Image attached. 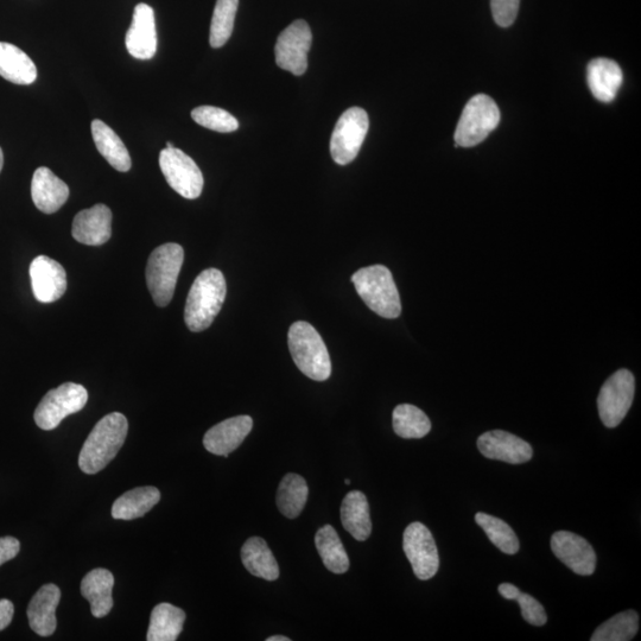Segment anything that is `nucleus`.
Listing matches in <instances>:
<instances>
[{
  "label": "nucleus",
  "instance_id": "f257e3e1",
  "mask_svg": "<svg viewBox=\"0 0 641 641\" xmlns=\"http://www.w3.org/2000/svg\"><path fill=\"white\" fill-rule=\"evenodd\" d=\"M129 423L119 412L101 418L88 435L79 456L82 472L94 475L116 458L128 436Z\"/></svg>",
  "mask_w": 641,
  "mask_h": 641
},
{
  "label": "nucleus",
  "instance_id": "f03ea898",
  "mask_svg": "<svg viewBox=\"0 0 641 641\" xmlns=\"http://www.w3.org/2000/svg\"><path fill=\"white\" fill-rule=\"evenodd\" d=\"M226 294V279L220 270L202 271L190 288L184 309V321L189 330L200 333L211 327L224 306Z\"/></svg>",
  "mask_w": 641,
  "mask_h": 641
},
{
  "label": "nucleus",
  "instance_id": "7ed1b4c3",
  "mask_svg": "<svg viewBox=\"0 0 641 641\" xmlns=\"http://www.w3.org/2000/svg\"><path fill=\"white\" fill-rule=\"evenodd\" d=\"M352 282L358 295L372 312L384 319H397L402 313L395 279L384 265L367 266L355 272Z\"/></svg>",
  "mask_w": 641,
  "mask_h": 641
},
{
  "label": "nucleus",
  "instance_id": "20e7f679",
  "mask_svg": "<svg viewBox=\"0 0 641 641\" xmlns=\"http://www.w3.org/2000/svg\"><path fill=\"white\" fill-rule=\"evenodd\" d=\"M288 344L298 370L304 376L325 382L332 374V361L321 335L308 322L298 321L290 327Z\"/></svg>",
  "mask_w": 641,
  "mask_h": 641
},
{
  "label": "nucleus",
  "instance_id": "39448f33",
  "mask_svg": "<svg viewBox=\"0 0 641 641\" xmlns=\"http://www.w3.org/2000/svg\"><path fill=\"white\" fill-rule=\"evenodd\" d=\"M183 260L184 251L179 244H164L151 253L145 276L157 307H167L173 300Z\"/></svg>",
  "mask_w": 641,
  "mask_h": 641
},
{
  "label": "nucleus",
  "instance_id": "423d86ee",
  "mask_svg": "<svg viewBox=\"0 0 641 641\" xmlns=\"http://www.w3.org/2000/svg\"><path fill=\"white\" fill-rule=\"evenodd\" d=\"M500 111L495 101L485 94L475 95L463 109L455 131V142L472 148L485 141L498 128Z\"/></svg>",
  "mask_w": 641,
  "mask_h": 641
},
{
  "label": "nucleus",
  "instance_id": "0eeeda50",
  "mask_svg": "<svg viewBox=\"0 0 641 641\" xmlns=\"http://www.w3.org/2000/svg\"><path fill=\"white\" fill-rule=\"evenodd\" d=\"M88 392L84 386L66 383L50 390L38 404L35 422L42 430H54L66 417L85 408Z\"/></svg>",
  "mask_w": 641,
  "mask_h": 641
},
{
  "label": "nucleus",
  "instance_id": "6e6552de",
  "mask_svg": "<svg viewBox=\"0 0 641 641\" xmlns=\"http://www.w3.org/2000/svg\"><path fill=\"white\" fill-rule=\"evenodd\" d=\"M368 128V114L360 107H352L342 114L330 138V155L335 163L347 165L355 160L363 147Z\"/></svg>",
  "mask_w": 641,
  "mask_h": 641
},
{
  "label": "nucleus",
  "instance_id": "1a4fd4ad",
  "mask_svg": "<svg viewBox=\"0 0 641 641\" xmlns=\"http://www.w3.org/2000/svg\"><path fill=\"white\" fill-rule=\"evenodd\" d=\"M636 380L632 372L619 370L606 380L598 397L599 415L607 428H617L630 411Z\"/></svg>",
  "mask_w": 641,
  "mask_h": 641
},
{
  "label": "nucleus",
  "instance_id": "9d476101",
  "mask_svg": "<svg viewBox=\"0 0 641 641\" xmlns=\"http://www.w3.org/2000/svg\"><path fill=\"white\" fill-rule=\"evenodd\" d=\"M165 180L177 194L188 200L198 199L203 189V175L198 164L177 148H165L160 154Z\"/></svg>",
  "mask_w": 641,
  "mask_h": 641
},
{
  "label": "nucleus",
  "instance_id": "9b49d317",
  "mask_svg": "<svg viewBox=\"0 0 641 641\" xmlns=\"http://www.w3.org/2000/svg\"><path fill=\"white\" fill-rule=\"evenodd\" d=\"M403 548L418 579H433L440 568V556L427 526L420 522L410 524L404 532Z\"/></svg>",
  "mask_w": 641,
  "mask_h": 641
},
{
  "label": "nucleus",
  "instance_id": "f8f14e48",
  "mask_svg": "<svg viewBox=\"0 0 641 641\" xmlns=\"http://www.w3.org/2000/svg\"><path fill=\"white\" fill-rule=\"evenodd\" d=\"M313 35L306 21L298 19L279 35L275 54L279 68L300 76L307 72Z\"/></svg>",
  "mask_w": 641,
  "mask_h": 641
},
{
  "label": "nucleus",
  "instance_id": "ddd939ff",
  "mask_svg": "<svg viewBox=\"0 0 641 641\" xmlns=\"http://www.w3.org/2000/svg\"><path fill=\"white\" fill-rule=\"evenodd\" d=\"M551 550L575 574L590 576L596 568V554L585 538L569 531H557L551 537Z\"/></svg>",
  "mask_w": 641,
  "mask_h": 641
},
{
  "label": "nucleus",
  "instance_id": "4468645a",
  "mask_svg": "<svg viewBox=\"0 0 641 641\" xmlns=\"http://www.w3.org/2000/svg\"><path fill=\"white\" fill-rule=\"evenodd\" d=\"M31 287L36 300L41 303H53L65 295L67 274L56 260L38 256L30 265Z\"/></svg>",
  "mask_w": 641,
  "mask_h": 641
},
{
  "label": "nucleus",
  "instance_id": "2eb2a0df",
  "mask_svg": "<svg viewBox=\"0 0 641 641\" xmlns=\"http://www.w3.org/2000/svg\"><path fill=\"white\" fill-rule=\"evenodd\" d=\"M480 453L487 459L520 465L532 459L531 444L504 430L482 434L478 440Z\"/></svg>",
  "mask_w": 641,
  "mask_h": 641
},
{
  "label": "nucleus",
  "instance_id": "dca6fc26",
  "mask_svg": "<svg viewBox=\"0 0 641 641\" xmlns=\"http://www.w3.org/2000/svg\"><path fill=\"white\" fill-rule=\"evenodd\" d=\"M126 49L138 60H150L157 52L155 12L148 4H138L126 34Z\"/></svg>",
  "mask_w": 641,
  "mask_h": 641
},
{
  "label": "nucleus",
  "instance_id": "f3484780",
  "mask_svg": "<svg viewBox=\"0 0 641 641\" xmlns=\"http://www.w3.org/2000/svg\"><path fill=\"white\" fill-rule=\"evenodd\" d=\"M112 212L103 203L76 214L73 237L84 245H104L112 236Z\"/></svg>",
  "mask_w": 641,
  "mask_h": 641
},
{
  "label": "nucleus",
  "instance_id": "a211bd4d",
  "mask_svg": "<svg viewBox=\"0 0 641 641\" xmlns=\"http://www.w3.org/2000/svg\"><path fill=\"white\" fill-rule=\"evenodd\" d=\"M252 428L253 421L250 416L228 418L207 431L203 437V446L209 453L227 458L240 447Z\"/></svg>",
  "mask_w": 641,
  "mask_h": 641
},
{
  "label": "nucleus",
  "instance_id": "6ab92c4d",
  "mask_svg": "<svg viewBox=\"0 0 641 641\" xmlns=\"http://www.w3.org/2000/svg\"><path fill=\"white\" fill-rule=\"evenodd\" d=\"M61 600L59 587L49 583L44 585L31 599L28 606V619L31 630L38 636L50 637L56 630V608Z\"/></svg>",
  "mask_w": 641,
  "mask_h": 641
},
{
  "label": "nucleus",
  "instance_id": "aec40b11",
  "mask_svg": "<svg viewBox=\"0 0 641 641\" xmlns=\"http://www.w3.org/2000/svg\"><path fill=\"white\" fill-rule=\"evenodd\" d=\"M31 198L44 214H53L65 205L69 188L52 170L41 167L35 171L31 181Z\"/></svg>",
  "mask_w": 641,
  "mask_h": 641
},
{
  "label": "nucleus",
  "instance_id": "412c9836",
  "mask_svg": "<svg viewBox=\"0 0 641 641\" xmlns=\"http://www.w3.org/2000/svg\"><path fill=\"white\" fill-rule=\"evenodd\" d=\"M587 79L594 97L602 103H611L617 98L624 76L617 62L595 59L588 65Z\"/></svg>",
  "mask_w": 641,
  "mask_h": 641
},
{
  "label": "nucleus",
  "instance_id": "4be33fe9",
  "mask_svg": "<svg viewBox=\"0 0 641 641\" xmlns=\"http://www.w3.org/2000/svg\"><path fill=\"white\" fill-rule=\"evenodd\" d=\"M114 577L110 570L98 568L90 571L81 582V594L91 604L94 618H104L113 608L112 590Z\"/></svg>",
  "mask_w": 641,
  "mask_h": 641
},
{
  "label": "nucleus",
  "instance_id": "5701e85b",
  "mask_svg": "<svg viewBox=\"0 0 641 641\" xmlns=\"http://www.w3.org/2000/svg\"><path fill=\"white\" fill-rule=\"evenodd\" d=\"M341 522L347 532L359 542L371 536L370 505L363 492H349L341 505Z\"/></svg>",
  "mask_w": 641,
  "mask_h": 641
},
{
  "label": "nucleus",
  "instance_id": "b1692460",
  "mask_svg": "<svg viewBox=\"0 0 641 641\" xmlns=\"http://www.w3.org/2000/svg\"><path fill=\"white\" fill-rule=\"evenodd\" d=\"M0 76L16 85H31L37 79V68L33 60L14 46L0 42Z\"/></svg>",
  "mask_w": 641,
  "mask_h": 641
},
{
  "label": "nucleus",
  "instance_id": "393cba45",
  "mask_svg": "<svg viewBox=\"0 0 641 641\" xmlns=\"http://www.w3.org/2000/svg\"><path fill=\"white\" fill-rule=\"evenodd\" d=\"M241 561L250 574L260 579L276 581L279 577L276 558L263 538L247 539L241 549Z\"/></svg>",
  "mask_w": 641,
  "mask_h": 641
},
{
  "label": "nucleus",
  "instance_id": "a878e982",
  "mask_svg": "<svg viewBox=\"0 0 641 641\" xmlns=\"http://www.w3.org/2000/svg\"><path fill=\"white\" fill-rule=\"evenodd\" d=\"M92 135L98 151L112 167L120 173L131 169V157L122 139L109 125L99 119L93 120Z\"/></svg>",
  "mask_w": 641,
  "mask_h": 641
},
{
  "label": "nucleus",
  "instance_id": "bb28decb",
  "mask_svg": "<svg viewBox=\"0 0 641 641\" xmlns=\"http://www.w3.org/2000/svg\"><path fill=\"white\" fill-rule=\"evenodd\" d=\"M161 500V492L156 487L135 488L119 497L112 506V517L118 520H133L147 514Z\"/></svg>",
  "mask_w": 641,
  "mask_h": 641
},
{
  "label": "nucleus",
  "instance_id": "cd10ccee",
  "mask_svg": "<svg viewBox=\"0 0 641 641\" xmlns=\"http://www.w3.org/2000/svg\"><path fill=\"white\" fill-rule=\"evenodd\" d=\"M186 613L170 604H160L151 613L148 641H175L179 638Z\"/></svg>",
  "mask_w": 641,
  "mask_h": 641
},
{
  "label": "nucleus",
  "instance_id": "c85d7f7f",
  "mask_svg": "<svg viewBox=\"0 0 641 641\" xmlns=\"http://www.w3.org/2000/svg\"><path fill=\"white\" fill-rule=\"evenodd\" d=\"M315 544L326 568L334 574H345L351 566L344 544L332 525H325L315 536Z\"/></svg>",
  "mask_w": 641,
  "mask_h": 641
},
{
  "label": "nucleus",
  "instance_id": "c756f323",
  "mask_svg": "<svg viewBox=\"0 0 641 641\" xmlns=\"http://www.w3.org/2000/svg\"><path fill=\"white\" fill-rule=\"evenodd\" d=\"M309 488L301 475H285L277 491V505L283 516L295 519L307 504Z\"/></svg>",
  "mask_w": 641,
  "mask_h": 641
},
{
  "label": "nucleus",
  "instance_id": "7c9ffc66",
  "mask_svg": "<svg viewBox=\"0 0 641 641\" xmlns=\"http://www.w3.org/2000/svg\"><path fill=\"white\" fill-rule=\"evenodd\" d=\"M392 423L393 430L402 439H423L431 430L428 416L411 404L398 405L393 410Z\"/></svg>",
  "mask_w": 641,
  "mask_h": 641
},
{
  "label": "nucleus",
  "instance_id": "2f4dec72",
  "mask_svg": "<svg viewBox=\"0 0 641 641\" xmlns=\"http://www.w3.org/2000/svg\"><path fill=\"white\" fill-rule=\"evenodd\" d=\"M639 615L636 611H625L596 628L592 641H628L637 636Z\"/></svg>",
  "mask_w": 641,
  "mask_h": 641
},
{
  "label": "nucleus",
  "instance_id": "473e14b6",
  "mask_svg": "<svg viewBox=\"0 0 641 641\" xmlns=\"http://www.w3.org/2000/svg\"><path fill=\"white\" fill-rule=\"evenodd\" d=\"M475 522L485 531L492 544L507 555H516L519 551V539L511 526L497 517L479 512Z\"/></svg>",
  "mask_w": 641,
  "mask_h": 641
},
{
  "label": "nucleus",
  "instance_id": "72a5a7b5",
  "mask_svg": "<svg viewBox=\"0 0 641 641\" xmlns=\"http://www.w3.org/2000/svg\"><path fill=\"white\" fill-rule=\"evenodd\" d=\"M239 0H218L215 4L209 42L213 48L224 47L233 33Z\"/></svg>",
  "mask_w": 641,
  "mask_h": 641
},
{
  "label": "nucleus",
  "instance_id": "f704fd0d",
  "mask_svg": "<svg viewBox=\"0 0 641 641\" xmlns=\"http://www.w3.org/2000/svg\"><path fill=\"white\" fill-rule=\"evenodd\" d=\"M192 118L203 128L221 133L234 132L239 128L238 120L231 113L219 109V107H196L192 112Z\"/></svg>",
  "mask_w": 641,
  "mask_h": 641
},
{
  "label": "nucleus",
  "instance_id": "c9c22d12",
  "mask_svg": "<svg viewBox=\"0 0 641 641\" xmlns=\"http://www.w3.org/2000/svg\"><path fill=\"white\" fill-rule=\"evenodd\" d=\"M522 611L523 618L533 626L547 624L548 615L544 607L533 596L520 592L516 599Z\"/></svg>",
  "mask_w": 641,
  "mask_h": 641
},
{
  "label": "nucleus",
  "instance_id": "e433bc0d",
  "mask_svg": "<svg viewBox=\"0 0 641 641\" xmlns=\"http://www.w3.org/2000/svg\"><path fill=\"white\" fill-rule=\"evenodd\" d=\"M520 0H491L492 15L501 28H509L516 22Z\"/></svg>",
  "mask_w": 641,
  "mask_h": 641
},
{
  "label": "nucleus",
  "instance_id": "4c0bfd02",
  "mask_svg": "<svg viewBox=\"0 0 641 641\" xmlns=\"http://www.w3.org/2000/svg\"><path fill=\"white\" fill-rule=\"evenodd\" d=\"M21 550V543L14 537L0 538V567L15 558Z\"/></svg>",
  "mask_w": 641,
  "mask_h": 641
},
{
  "label": "nucleus",
  "instance_id": "58836bf2",
  "mask_svg": "<svg viewBox=\"0 0 641 641\" xmlns=\"http://www.w3.org/2000/svg\"><path fill=\"white\" fill-rule=\"evenodd\" d=\"M15 606L8 599L0 600V632L11 624L14 619Z\"/></svg>",
  "mask_w": 641,
  "mask_h": 641
},
{
  "label": "nucleus",
  "instance_id": "ea45409f",
  "mask_svg": "<svg viewBox=\"0 0 641 641\" xmlns=\"http://www.w3.org/2000/svg\"><path fill=\"white\" fill-rule=\"evenodd\" d=\"M498 590L500 595L506 600H516L520 593V590L516 586L511 585V583H503V585L499 586Z\"/></svg>",
  "mask_w": 641,
  "mask_h": 641
},
{
  "label": "nucleus",
  "instance_id": "a19ab883",
  "mask_svg": "<svg viewBox=\"0 0 641 641\" xmlns=\"http://www.w3.org/2000/svg\"><path fill=\"white\" fill-rule=\"evenodd\" d=\"M290 638L283 637V636H275V637H270L266 639V641H290Z\"/></svg>",
  "mask_w": 641,
  "mask_h": 641
},
{
  "label": "nucleus",
  "instance_id": "79ce46f5",
  "mask_svg": "<svg viewBox=\"0 0 641 641\" xmlns=\"http://www.w3.org/2000/svg\"><path fill=\"white\" fill-rule=\"evenodd\" d=\"M4 165V155H3V150L0 148V171H2Z\"/></svg>",
  "mask_w": 641,
  "mask_h": 641
},
{
  "label": "nucleus",
  "instance_id": "37998d69",
  "mask_svg": "<svg viewBox=\"0 0 641 641\" xmlns=\"http://www.w3.org/2000/svg\"><path fill=\"white\" fill-rule=\"evenodd\" d=\"M345 482H346V485L351 484V480H349V479H346Z\"/></svg>",
  "mask_w": 641,
  "mask_h": 641
}]
</instances>
